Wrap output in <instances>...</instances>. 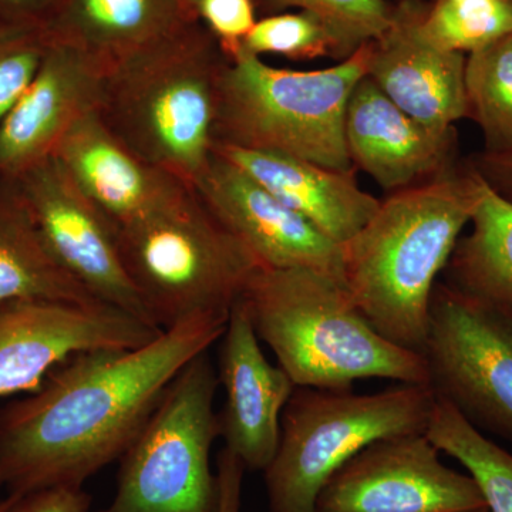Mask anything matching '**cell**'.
Masks as SVG:
<instances>
[{"mask_svg": "<svg viewBox=\"0 0 512 512\" xmlns=\"http://www.w3.org/2000/svg\"><path fill=\"white\" fill-rule=\"evenodd\" d=\"M229 312L200 313L133 349L79 353L0 407V490L83 487L120 460L168 384L220 342Z\"/></svg>", "mask_w": 512, "mask_h": 512, "instance_id": "1", "label": "cell"}, {"mask_svg": "<svg viewBox=\"0 0 512 512\" xmlns=\"http://www.w3.org/2000/svg\"><path fill=\"white\" fill-rule=\"evenodd\" d=\"M483 183L470 165L396 191L342 245L350 298L394 345L423 353L437 276L473 218Z\"/></svg>", "mask_w": 512, "mask_h": 512, "instance_id": "2", "label": "cell"}, {"mask_svg": "<svg viewBox=\"0 0 512 512\" xmlns=\"http://www.w3.org/2000/svg\"><path fill=\"white\" fill-rule=\"evenodd\" d=\"M227 64L191 23L107 67L97 113L134 154L195 190L214 157Z\"/></svg>", "mask_w": 512, "mask_h": 512, "instance_id": "3", "label": "cell"}, {"mask_svg": "<svg viewBox=\"0 0 512 512\" xmlns=\"http://www.w3.org/2000/svg\"><path fill=\"white\" fill-rule=\"evenodd\" d=\"M241 301L259 340L296 387L350 390L362 379L430 386L423 355L383 338L345 285L328 275L261 268Z\"/></svg>", "mask_w": 512, "mask_h": 512, "instance_id": "4", "label": "cell"}, {"mask_svg": "<svg viewBox=\"0 0 512 512\" xmlns=\"http://www.w3.org/2000/svg\"><path fill=\"white\" fill-rule=\"evenodd\" d=\"M370 43L338 66L309 72L278 69L261 57L228 62L221 79L217 143L353 171L346 110L366 76Z\"/></svg>", "mask_w": 512, "mask_h": 512, "instance_id": "5", "label": "cell"}, {"mask_svg": "<svg viewBox=\"0 0 512 512\" xmlns=\"http://www.w3.org/2000/svg\"><path fill=\"white\" fill-rule=\"evenodd\" d=\"M119 244L128 278L160 330L200 313L231 312L264 268L195 190L173 207L119 229Z\"/></svg>", "mask_w": 512, "mask_h": 512, "instance_id": "6", "label": "cell"}, {"mask_svg": "<svg viewBox=\"0 0 512 512\" xmlns=\"http://www.w3.org/2000/svg\"><path fill=\"white\" fill-rule=\"evenodd\" d=\"M434 403L427 384L400 383L373 394L296 387L264 471L269 512H315L323 485L360 450L380 439L426 433Z\"/></svg>", "mask_w": 512, "mask_h": 512, "instance_id": "7", "label": "cell"}, {"mask_svg": "<svg viewBox=\"0 0 512 512\" xmlns=\"http://www.w3.org/2000/svg\"><path fill=\"white\" fill-rule=\"evenodd\" d=\"M210 350L188 362L120 457L117 488L96 512H218L211 450L220 437Z\"/></svg>", "mask_w": 512, "mask_h": 512, "instance_id": "8", "label": "cell"}, {"mask_svg": "<svg viewBox=\"0 0 512 512\" xmlns=\"http://www.w3.org/2000/svg\"><path fill=\"white\" fill-rule=\"evenodd\" d=\"M421 355L437 397L512 443V312L437 284Z\"/></svg>", "mask_w": 512, "mask_h": 512, "instance_id": "9", "label": "cell"}, {"mask_svg": "<svg viewBox=\"0 0 512 512\" xmlns=\"http://www.w3.org/2000/svg\"><path fill=\"white\" fill-rule=\"evenodd\" d=\"M426 433L380 439L329 478L315 512H470L485 510L470 474L441 463Z\"/></svg>", "mask_w": 512, "mask_h": 512, "instance_id": "10", "label": "cell"}, {"mask_svg": "<svg viewBox=\"0 0 512 512\" xmlns=\"http://www.w3.org/2000/svg\"><path fill=\"white\" fill-rule=\"evenodd\" d=\"M163 330L104 302L15 301L0 306V399L35 392L79 353L133 349Z\"/></svg>", "mask_w": 512, "mask_h": 512, "instance_id": "11", "label": "cell"}, {"mask_svg": "<svg viewBox=\"0 0 512 512\" xmlns=\"http://www.w3.org/2000/svg\"><path fill=\"white\" fill-rule=\"evenodd\" d=\"M16 180L60 265L97 301L154 326L124 268L119 229L87 200L56 158Z\"/></svg>", "mask_w": 512, "mask_h": 512, "instance_id": "12", "label": "cell"}, {"mask_svg": "<svg viewBox=\"0 0 512 512\" xmlns=\"http://www.w3.org/2000/svg\"><path fill=\"white\" fill-rule=\"evenodd\" d=\"M195 191L264 268L312 269L345 285L342 245L227 158L214 153Z\"/></svg>", "mask_w": 512, "mask_h": 512, "instance_id": "13", "label": "cell"}, {"mask_svg": "<svg viewBox=\"0 0 512 512\" xmlns=\"http://www.w3.org/2000/svg\"><path fill=\"white\" fill-rule=\"evenodd\" d=\"M220 340L218 380L225 394L218 413L220 437L245 470L265 471L278 450L282 414L295 383L266 359L241 299L232 306Z\"/></svg>", "mask_w": 512, "mask_h": 512, "instance_id": "14", "label": "cell"}, {"mask_svg": "<svg viewBox=\"0 0 512 512\" xmlns=\"http://www.w3.org/2000/svg\"><path fill=\"white\" fill-rule=\"evenodd\" d=\"M106 70L83 50L50 42L35 79L0 126V175L18 178L53 157L67 131L99 110Z\"/></svg>", "mask_w": 512, "mask_h": 512, "instance_id": "15", "label": "cell"}, {"mask_svg": "<svg viewBox=\"0 0 512 512\" xmlns=\"http://www.w3.org/2000/svg\"><path fill=\"white\" fill-rule=\"evenodd\" d=\"M426 10L409 0L370 43L366 76L394 104L431 130L448 133L468 117L464 53L437 46L423 29Z\"/></svg>", "mask_w": 512, "mask_h": 512, "instance_id": "16", "label": "cell"}, {"mask_svg": "<svg viewBox=\"0 0 512 512\" xmlns=\"http://www.w3.org/2000/svg\"><path fill=\"white\" fill-rule=\"evenodd\" d=\"M53 157L117 229L147 220L194 191L124 146L97 111L67 131Z\"/></svg>", "mask_w": 512, "mask_h": 512, "instance_id": "17", "label": "cell"}, {"mask_svg": "<svg viewBox=\"0 0 512 512\" xmlns=\"http://www.w3.org/2000/svg\"><path fill=\"white\" fill-rule=\"evenodd\" d=\"M345 138L353 167L383 190L426 183L454 167L456 131L439 133L414 120L367 76L350 96Z\"/></svg>", "mask_w": 512, "mask_h": 512, "instance_id": "18", "label": "cell"}, {"mask_svg": "<svg viewBox=\"0 0 512 512\" xmlns=\"http://www.w3.org/2000/svg\"><path fill=\"white\" fill-rule=\"evenodd\" d=\"M227 158L279 201L345 245L379 210L380 201L356 183L355 170L338 171L285 154L215 144Z\"/></svg>", "mask_w": 512, "mask_h": 512, "instance_id": "19", "label": "cell"}, {"mask_svg": "<svg viewBox=\"0 0 512 512\" xmlns=\"http://www.w3.org/2000/svg\"><path fill=\"white\" fill-rule=\"evenodd\" d=\"M195 22L191 0H62L46 32L50 42L83 50L107 69Z\"/></svg>", "mask_w": 512, "mask_h": 512, "instance_id": "20", "label": "cell"}, {"mask_svg": "<svg viewBox=\"0 0 512 512\" xmlns=\"http://www.w3.org/2000/svg\"><path fill=\"white\" fill-rule=\"evenodd\" d=\"M15 301L100 302L50 251L18 180L0 175V306Z\"/></svg>", "mask_w": 512, "mask_h": 512, "instance_id": "21", "label": "cell"}, {"mask_svg": "<svg viewBox=\"0 0 512 512\" xmlns=\"http://www.w3.org/2000/svg\"><path fill=\"white\" fill-rule=\"evenodd\" d=\"M471 225L448 262L446 284L512 312V202L485 180Z\"/></svg>", "mask_w": 512, "mask_h": 512, "instance_id": "22", "label": "cell"}, {"mask_svg": "<svg viewBox=\"0 0 512 512\" xmlns=\"http://www.w3.org/2000/svg\"><path fill=\"white\" fill-rule=\"evenodd\" d=\"M440 451L474 478L488 512H512V454L468 423L453 404L436 396L426 430Z\"/></svg>", "mask_w": 512, "mask_h": 512, "instance_id": "23", "label": "cell"}, {"mask_svg": "<svg viewBox=\"0 0 512 512\" xmlns=\"http://www.w3.org/2000/svg\"><path fill=\"white\" fill-rule=\"evenodd\" d=\"M468 117L483 130L484 153L512 150V35L466 59Z\"/></svg>", "mask_w": 512, "mask_h": 512, "instance_id": "24", "label": "cell"}, {"mask_svg": "<svg viewBox=\"0 0 512 512\" xmlns=\"http://www.w3.org/2000/svg\"><path fill=\"white\" fill-rule=\"evenodd\" d=\"M423 29L443 49L473 53L512 35V0H436Z\"/></svg>", "mask_w": 512, "mask_h": 512, "instance_id": "25", "label": "cell"}, {"mask_svg": "<svg viewBox=\"0 0 512 512\" xmlns=\"http://www.w3.org/2000/svg\"><path fill=\"white\" fill-rule=\"evenodd\" d=\"M266 12L298 8L312 13L336 43V56L349 57L375 42L392 23L393 9L384 0H254Z\"/></svg>", "mask_w": 512, "mask_h": 512, "instance_id": "26", "label": "cell"}, {"mask_svg": "<svg viewBox=\"0 0 512 512\" xmlns=\"http://www.w3.org/2000/svg\"><path fill=\"white\" fill-rule=\"evenodd\" d=\"M281 55L292 60L336 55V43L328 29L309 12L274 13L256 20L242 42L239 56Z\"/></svg>", "mask_w": 512, "mask_h": 512, "instance_id": "27", "label": "cell"}, {"mask_svg": "<svg viewBox=\"0 0 512 512\" xmlns=\"http://www.w3.org/2000/svg\"><path fill=\"white\" fill-rule=\"evenodd\" d=\"M49 45L45 26L0 20V126L35 79Z\"/></svg>", "mask_w": 512, "mask_h": 512, "instance_id": "28", "label": "cell"}, {"mask_svg": "<svg viewBox=\"0 0 512 512\" xmlns=\"http://www.w3.org/2000/svg\"><path fill=\"white\" fill-rule=\"evenodd\" d=\"M191 6L228 62L237 59L242 42L256 23L254 0H191Z\"/></svg>", "mask_w": 512, "mask_h": 512, "instance_id": "29", "label": "cell"}, {"mask_svg": "<svg viewBox=\"0 0 512 512\" xmlns=\"http://www.w3.org/2000/svg\"><path fill=\"white\" fill-rule=\"evenodd\" d=\"M92 495L83 487H53L18 495L9 512H90Z\"/></svg>", "mask_w": 512, "mask_h": 512, "instance_id": "30", "label": "cell"}, {"mask_svg": "<svg viewBox=\"0 0 512 512\" xmlns=\"http://www.w3.org/2000/svg\"><path fill=\"white\" fill-rule=\"evenodd\" d=\"M244 464L227 448H222L217 458L218 488L220 503L218 512H241Z\"/></svg>", "mask_w": 512, "mask_h": 512, "instance_id": "31", "label": "cell"}, {"mask_svg": "<svg viewBox=\"0 0 512 512\" xmlns=\"http://www.w3.org/2000/svg\"><path fill=\"white\" fill-rule=\"evenodd\" d=\"M62 0H0V20L45 26Z\"/></svg>", "mask_w": 512, "mask_h": 512, "instance_id": "32", "label": "cell"}, {"mask_svg": "<svg viewBox=\"0 0 512 512\" xmlns=\"http://www.w3.org/2000/svg\"><path fill=\"white\" fill-rule=\"evenodd\" d=\"M471 165L485 183L512 202V150L498 154L483 153Z\"/></svg>", "mask_w": 512, "mask_h": 512, "instance_id": "33", "label": "cell"}, {"mask_svg": "<svg viewBox=\"0 0 512 512\" xmlns=\"http://www.w3.org/2000/svg\"><path fill=\"white\" fill-rule=\"evenodd\" d=\"M16 497H18V495L6 494L5 497L0 500V512H9L13 503H15Z\"/></svg>", "mask_w": 512, "mask_h": 512, "instance_id": "34", "label": "cell"}, {"mask_svg": "<svg viewBox=\"0 0 512 512\" xmlns=\"http://www.w3.org/2000/svg\"><path fill=\"white\" fill-rule=\"evenodd\" d=\"M454 2H474V0H454Z\"/></svg>", "mask_w": 512, "mask_h": 512, "instance_id": "35", "label": "cell"}, {"mask_svg": "<svg viewBox=\"0 0 512 512\" xmlns=\"http://www.w3.org/2000/svg\"><path fill=\"white\" fill-rule=\"evenodd\" d=\"M470 512H488L487 508L485 510H477V511H470Z\"/></svg>", "mask_w": 512, "mask_h": 512, "instance_id": "36", "label": "cell"}]
</instances>
